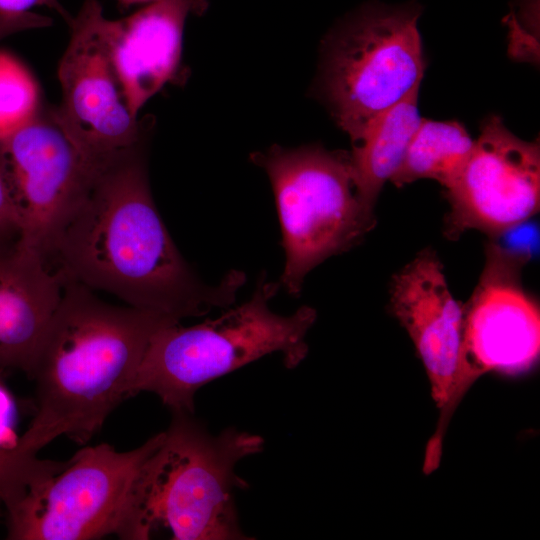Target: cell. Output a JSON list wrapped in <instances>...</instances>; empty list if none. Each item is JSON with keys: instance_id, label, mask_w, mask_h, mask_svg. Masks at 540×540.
I'll use <instances>...</instances> for the list:
<instances>
[{"instance_id": "1", "label": "cell", "mask_w": 540, "mask_h": 540, "mask_svg": "<svg viewBox=\"0 0 540 540\" xmlns=\"http://www.w3.org/2000/svg\"><path fill=\"white\" fill-rule=\"evenodd\" d=\"M145 144L97 165L88 192L45 260L62 283L109 293L126 305L178 321L227 308L244 285L228 272L207 285L178 251L154 204Z\"/></svg>"}, {"instance_id": "2", "label": "cell", "mask_w": 540, "mask_h": 540, "mask_svg": "<svg viewBox=\"0 0 540 540\" xmlns=\"http://www.w3.org/2000/svg\"><path fill=\"white\" fill-rule=\"evenodd\" d=\"M180 322L128 305H114L84 285L65 282L27 376L36 413L18 439L37 456L59 436L83 445L110 413L131 397V385L154 333Z\"/></svg>"}, {"instance_id": "3", "label": "cell", "mask_w": 540, "mask_h": 540, "mask_svg": "<svg viewBox=\"0 0 540 540\" xmlns=\"http://www.w3.org/2000/svg\"><path fill=\"white\" fill-rule=\"evenodd\" d=\"M172 413L134 481L116 536L147 540L165 531L174 540L247 538L233 501V489L246 483L235 466L261 452L263 438L232 428L213 436L192 413Z\"/></svg>"}, {"instance_id": "4", "label": "cell", "mask_w": 540, "mask_h": 540, "mask_svg": "<svg viewBox=\"0 0 540 540\" xmlns=\"http://www.w3.org/2000/svg\"><path fill=\"white\" fill-rule=\"evenodd\" d=\"M279 287L263 272L251 298L220 317L161 327L148 344L131 396L150 392L172 412L193 413L202 386L259 358L279 352L285 366L295 368L308 353L305 337L317 313L309 306L289 316L271 311L268 303Z\"/></svg>"}, {"instance_id": "5", "label": "cell", "mask_w": 540, "mask_h": 540, "mask_svg": "<svg viewBox=\"0 0 540 540\" xmlns=\"http://www.w3.org/2000/svg\"><path fill=\"white\" fill-rule=\"evenodd\" d=\"M250 159L275 195L285 251L279 284L297 297L313 268L358 245L375 226L374 209L360 195L349 152L274 145Z\"/></svg>"}, {"instance_id": "6", "label": "cell", "mask_w": 540, "mask_h": 540, "mask_svg": "<svg viewBox=\"0 0 540 540\" xmlns=\"http://www.w3.org/2000/svg\"><path fill=\"white\" fill-rule=\"evenodd\" d=\"M420 14L417 4L369 3L329 35L324 91L352 145L383 113L419 88L425 71Z\"/></svg>"}, {"instance_id": "7", "label": "cell", "mask_w": 540, "mask_h": 540, "mask_svg": "<svg viewBox=\"0 0 540 540\" xmlns=\"http://www.w3.org/2000/svg\"><path fill=\"white\" fill-rule=\"evenodd\" d=\"M160 432L125 452L85 447L67 466L5 508L10 540H88L116 535L134 481Z\"/></svg>"}, {"instance_id": "8", "label": "cell", "mask_w": 540, "mask_h": 540, "mask_svg": "<svg viewBox=\"0 0 540 540\" xmlns=\"http://www.w3.org/2000/svg\"><path fill=\"white\" fill-rule=\"evenodd\" d=\"M107 18L85 0L69 27L58 78L62 100L51 114L81 155L102 164L147 142L149 123L130 112L111 61Z\"/></svg>"}, {"instance_id": "9", "label": "cell", "mask_w": 540, "mask_h": 540, "mask_svg": "<svg viewBox=\"0 0 540 540\" xmlns=\"http://www.w3.org/2000/svg\"><path fill=\"white\" fill-rule=\"evenodd\" d=\"M95 169L50 110L0 140V175L18 217L19 242L45 258L85 198Z\"/></svg>"}, {"instance_id": "10", "label": "cell", "mask_w": 540, "mask_h": 540, "mask_svg": "<svg viewBox=\"0 0 540 540\" xmlns=\"http://www.w3.org/2000/svg\"><path fill=\"white\" fill-rule=\"evenodd\" d=\"M390 308L415 346L439 410L424 457L429 474L439 466L447 426L473 384L462 361L463 305L453 297L434 250L423 249L394 275Z\"/></svg>"}, {"instance_id": "11", "label": "cell", "mask_w": 540, "mask_h": 540, "mask_svg": "<svg viewBox=\"0 0 540 540\" xmlns=\"http://www.w3.org/2000/svg\"><path fill=\"white\" fill-rule=\"evenodd\" d=\"M446 192L449 239L469 229L497 236L520 225L539 211V142L518 138L499 116H490Z\"/></svg>"}, {"instance_id": "12", "label": "cell", "mask_w": 540, "mask_h": 540, "mask_svg": "<svg viewBox=\"0 0 540 540\" xmlns=\"http://www.w3.org/2000/svg\"><path fill=\"white\" fill-rule=\"evenodd\" d=\"M479 282L463 305L462 361L474 383L487 372L516 374L540 352V311L520 280L524 261L490 245Z\"/></svg>"}, {"instance_id": "13", "label": "cell", "mask_w": 540, "mask_h": 540, "mask_svg": "<svg viewBox=\"0 0 540 540\" xmlns=\"http://www.w3.org/2000/svg\"><path fill=\"white\" fill-rule=\"evenodd\" d=\"M207 6V0H155L128 17L107 19L111 61L134 117L175 75L185 22Z\"/></svg>"}, {"instance_id": "14", "label": "cell", "mask_w": 540, "mask_h": 540, "mask_svg": "<svg viewBox=\"0 0 540 540\" xmlns=\"http://www.w3.org/2000/svg\"><path fill=\"white\" fill-rule=\"evenodd\" d=\"M63 283L37 251L0 244V370L29 371Z\"/></svg>"}, {"instance_id": "15", "label": "cell", "mask_w": 540, "mask_h": 540, "mask_svg": "<svg viewBox=\"0 0 540 540\" xmlns=\"http://www.w3.org/2000/svg\"><path fill=\"white\" fill-rule=\"evenodd\" d=\"M418 91L383 113L349 152L360 195L372 209L382 187L399 168L420 123Z\"/></svg>"}, {"instance_id": "16", "label": "cell", "mask_w": 540, "mask_h": 540, "mask_svg": "<svg viewBox=\"0 0 540 540\" xmlns=\"http://www.w3.org/2000/svg\"><path fill=\"white\" fill-rule=\"evenodd\" d=\"M474 140L458 121L421 118L405 156L391 181L397 187L419 179H433L447 189L458 177Z\"/></svg>"}, {"instance_id": "17", "label": "cell", "mask_w": 540, "mask_h": 540, "mask_svg": "<svg viewBox=\"0 0 540 540\" xmlns=\"http://www.w3.org/2000/svg\"><path fill=\"white\" fill-rule=\"evenodd\" d=\"M40 111L33 75L15 56L0 50V140L28 125Z\"/></svg>"}, {"instance_id": "18", "label": "cell", "mask_w": 540, "mask_h": 540, "mask_svg": "<svg viewBox=\"0 0 540 540\" xmlns=\"http://www.w3.org/2000/svg\"><path fill=\"white\" fill-rule=\"evenodd\" d=\"M38 456H28L16 448L0 450V498L18 486L35 468Z\"/></svg>"}, {"instance_id": "19", "label": "cell", "mask_w": 540, "mask_h": 540, "mask_svg": "<svg viewBox=\"0 0 540 540\" xmlns=\"http://www.w3.org/2000/svg\"><path fill=\"white\" fill-rule=\"evenodd\" d=\"M16 406L6 388L0 384V450L14 449L19 437L15 431Z\"/></svg>"}, {"instance_id": "20", "label": "cell", "mask_w": 540, "mask_h": 540, "mask_svg": "<svg viewBox=\"0 0 540 540\" xmlns=\"http://www.w3.org/2000/svg\"><path fill=\"white\" fill-rule=\"evenodd\" d=\"M51 24V18L33 12L21 14L0 13V40L23 30L48 27Z\"/></svg>"}, {"instance_id": "21", "label": "cell", "mask_w": 540, "mask_h": 540, "mask_svg": "<svg viewBox=\"0 0 540 540\" xmlns=\"http://www.w3.org/2000/svg\"><path fill=\"white\" fill-rule=\"evenodd\" d=\"M19 237L18 217L0 175V244L18 240Z\"/></svg>"}, {"instance_id": "22", "label": "cell", "mask_w": 540, "mask_h": 540, "mask_svg": "<svg viewBox=\"0 0 540 540\" xmlns=\"http://www.w3.org/2000/svg\"><path fill=\"white\" fill-rule=\"evenodd\" d=\"M35 6H45L53 9L70 25L73 16L61 5L58 0H0L1 14H21L30 12Z\"/></svg>"}, {"instance_id": "23", "label": "cell", "mask_w": 540, "mask_h": 540, "mask_svg": "<svg viewBox=\"0 0 540 540\" xmlns=\"http://www.w3.org/2000/svg\"><path fill=\"white\" fill-rule=\"evenodd\" d=\"M119 4H121L124 7H129L134 4H144V3H150L155 0H117Z\"/></svg>"}, {"instance_id": "24", "label": "cell", "mask_w": 540, "mask_h": 540, "mask_svg": "<svg viewBox=\"0 0 540 540\" xmlns=\"http://www.w3.org/2000/svg\"><path fill=\"white\" fill-rule=\"evenodd\" d=\"M2 505H3V503H2L1 498H0V516H1V512H2Z\"/></svg>"}]
</instances>
